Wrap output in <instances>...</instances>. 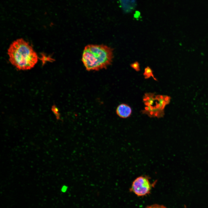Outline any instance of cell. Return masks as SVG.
<instances>
[{"label":"cell","instance_id":"1","mask_svg":"<svg viewBox=\"0 0 208 208\" xmlns=\"http://www.w3.org/2000/svg\"><path fill=\"white\" fill-rule=\"evenodd\" d=\"M9 61L19 70H27L33 68L38 61L36 52L29 43L22 38L14 41L8 51Z\"/></svg>","mask_w":208,"mask_h":208},{"label":"cell","instance_id":"2","mask_svg":"<svg viewBox=\"0 0 208 208\" xmlns=\"http://www.w3.org/2000/svg\"><path fill=\"white\" fill-rule=\"evenodd\" d=\"M113 58V49L110 47L103 44H89L83 50L82 61L88 71H98L106 68Z\"/></svg>","mask_w":208,"mask_h":208},{"label":"cell","instance_id":"3","mask_svg":"<svg viewBox=\"0 0 208 208\" xmlns=\"http://www.w3.org/2000/svg\"><path fill=\"white\" fill-rule=\"evenodd\" d=\"M170 99L171 97L167 95H155L153 104L151 106H145L144 109L141 110V113L150 118L163 117L165 107L169 103Z\"/></svg>","mask_w":208,"mask_h":208},{"label":"cell","instance_id":"4","mask_svg":"<svg viewBox=\"0 0 208 208\" xmlns=\"http://www.w3.org/2000/svg\"><path fill=\"white\" fill-rule=\"evenodd\" d=\"M150 179L149 177L146 175H142L137 177L132 182L130 191L139 196L148 194L157 181H156L151 183Z\"/></svg>","mask_w":208,"mask_h":208},{"label":"cell","instance_id":"5","mask_svg":"<svg viewBox=\"0 0 208 208\" xmlns=\"http://www.w3.org/2000/svg\"><path fill=\"white\" fill-rule=\"evenodd\" d=\"M116 113L120 117L125 118L129 117L131 115L132 110L131 107L125 103H122L117 107Z\"/></svg>","mask_w":208,"mask_h":208},{"label":"cell","instance_id":"6","mask_svg":"<svg viewBox=\"0 0 208 208\" xmlns=\"http://www.w3.org/2000/svg\"><path fill=\"white\" fill-rule=\"evenodd\" d=\"M143 75L146 79L152 77L154 80H157L153 75V70L149 66H147L145 68Z\"/></svg>","mask_w":208,"mask_h":208},{"label":"cell","instance_id":"7","mask_svg":"<svg viewBox=\"0 0 208 208\" xmlns=\"http://www.w3.org/2000/svg\"><path fill=\"white\" fill-rule=\"evenodd\" d=\"M51 110L55 116L56 119L57 120H60V116L59 112V110L55 105H54L52 106Z\"/></svg>","mask_w":208,"mask_h":208},{"label":"cell","instance_id":"8","mask_svg":"<svg viewBox=\"0 0 208 208\" xmlns=\"http://www.w3.org/2000/svg\"><path fill=\"white\" fill-rule=\"evenodd\" d=\"M131 67L137 72L140 70V64L137 61H135L130 64Z\"/></svg>","mask_w":208,"mask_h":208},{"label":"cell","instance_id":"9","mask_svg":"<svg viewBox=\"0 0 208 208\" xmlns=\"http://www.w3.org/2000/svg\"><path fill=\"white\" fill-rule=\"evenodd\" d=\"M42 58V59H41V60L43 62H45L46 61H50L51 60L53 61V59H52L49 57L46 56H45L44 54L42 55V57H41V59Z\"/></svg>","mask_w":208,"mask_h":208},{"label":"cell","instance_id":"10","mask_svg":"<svg viewBox=\"0 0 208 208\" xmlns=\"http://www.w3.org/2000/svg\"><path fill=\"white\" fill-rule=\"evenodd\" d=\"M146 208H166L164 206L157 204H155L148 206Z\"/></svg>","mask_w":208,"mask_h":208},{"label":"cell","instance_id":"11","mask_svg":"<svg viewBox=\"0 0 208 208\" xmlns=\"http://www.w3.org/2000/svg\"><path fill=\"white\" fill-rule=\"evenodd\" d=\"M66 189L67 187L64 186L63 187L62 190L63 192H65L66 190Z\"/></svg>","mask_w":208,"mask_h":208}]
</instances>
